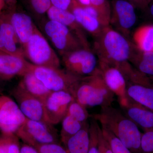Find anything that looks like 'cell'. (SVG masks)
<instances>
[{
    "label": "cell",
    "mask_w": 153,
    "mask_h": 153,
    "mask_svg": "<svg viewBox=\"0 0 153 153\" xmlns=\"http://www.w3.org/2000/svg\"><path fill=\"white\" fill-rule=\"evenodd\" d=\"M53 6L58 8L68 10L70 7L72 0H51Z\"/></svg>",
    "instance_id": "obj_36"
},
{
    "label": "cell",
    "mask_w": 153,
    "mask_h": 153,
    "mask_svg": "<svg viewBox=\"0 0 153 153\" xmlns=\"http://www.w3.org/2000/svg\"><path fill=\"white\" fill-rule=\"evenodd\" d=\"M66 114L83 123L87 122L90 117L87 108L75 99L69 105Z\"/></svg>",
    "instance_id": "obj_28"
},
{
    "label": "cell",
    "mask_w": 153,
    "mask_h": 153,
    "mask_svg": "<svg viewBox=\"0 0 153 153\" xmlns=\"http://www.w3.org/2000/svg\"><path fill=\"white\" fill-rule=\"evenodd\" d=\"M128 98L153 111V86L127 83Z\"/></svg>",
    "instance_id": "obj_20"
},
{
    "label": "cell",
    "mask_w": 153,
    "mask_h": 153,
    "mask_svg": "<svg viewBox=\"0 0 153 153\" xmlns=\"http://www.w3.org/2000/svg\"><path fill=\"white\" fill-rule=\"evenodd\" d=\"M61 122L62 128L60 131V139L64 145L68 139L80 131L88 122L82 123L67 114Z\"/></svg>",
    "instance_id": "obj_25"
},
{
    "label": "cell",
    "mask_w": 153,
    "mask_h": 153,
    "mask_svg": "<svg viewBox=\"0 0 153 153\" xmlns=\"http://www.w3.org/2000/svg\"><path fill=\"white\" fill-rule=\"evenodd\" d=\"M90 6L97 13L102 25L104 27L109 26L111 6L108 0H89Z\"/></svg>",
    "instance_id": "obj_26"
},
{
    "label": "cell",
    "mask_w": 153,
    "mask_h": 153,
    "mask_svg": "<svg viewBox=\"0 0 153 153\" xmlns=\"http://www.w3.org/2000/svg\"></svg>",
    "instance_id": "obj_42"
},
{
    "label": "cell",
    "mask_w": 153,
    "mask_h": 153,
    "mask_svg": "<svg viewBox=\"0 0 153 153\" xmlns=\"http://www.w3.org/2000/svg\"><path fill=\"white\" fill-rule=\"evenodd\" d=\"M10 18L23 50L33 35L35 25L31 18L25 14L14 13Z\"/></svg>",
    "instance_id": "obj_19"
},
{
    "label": "cell",
    "mask_w": 153,
    "mask_h": 153,
    "mask_svg": "<svg viewBox=\"0 0 153 153\" xmlns=\"http://www.w3.org/2000/svg\"><path fill=\"white\" fill-rule=\"evenodd\" d=\"M129 62L137 71L153 79V52H142L135 46Z\"/></svg>",
    "instance_id": "obj_22"
},
{
    "label": "cell",
    "mask_w": 153,
    "mask_h": 153,
    "mask_svg": "<svg viewBox=\"0 0 153 153\" xmlns=\"http://www.w3.org/2000/svg\"><path fill=\"white\" fill-rule=\"evenodd\" d=\"M23 52L34 65L60 68V58L35 25L33 35Z\"/></svg>",
    "instance_id": "obj_4"
},
{
    "label": "cell",
    "mask_w": 153,
    "mask_h": 153,
    "mask_svg": "<svg viewBox=\"0 0 153 153\" xmlns=\"http://www.w3.org/2000/svg\"><path fill=\"white\" fill-rule=\"evenodd\" d=\"M147 16L153 21V2L144 11Z\"/></svg>",
    "instance_id": "obj_38"
},
{
    "label": "cell",
    "mask_w": 153,
    "mask_h": 153,
    "mask_svg": "<svg viewBox=\"0 0 153 153\" xmlns=\"http://www.w3.org/2000/svg\"><path fill=\"white\" fill-rule=\"evenodd\" d=\"M104 137L109 143L113 153H133L108 130L102 127Z\"/></svg>",
    "instance_id": "obj_29"
},
{
    "label": "cell",
    "mask_w": 153,
    "mask_h": 153,
    "mask_svg": "<svg viewBox=\"0 0 153 153\" xmlns=\"http://www.w3.org/2000/svg\"><path fill=\"white\" fill-rule=\"evenodd\" d=\"M44 30L61 55L67 52L85 49L71 30L61 23L50 20L45 24Z\"/></svg>",
    "instance_id": "obj_8"
},
{
    "label": "cell",
    "mask_w": 153,
    "mask_h": 153,
    "mask_svg": "<svg viewBox=\"0 0 153 153\" xmlns=\"http://www.w3.org/2000/svg\"><path fill=\"white\" fill-rule=\"evenodd\" d=\"M73 95L76 101L86 108L111 105L115 96L105 84L99 69L93 75L79 79Z\"/></svg>",
    "instance_id": "obj_3"
},
{
    "label": "cell",
    "mask_w": 153,
    "mask_h": 153,
    "mask_svg": "<svg viewBox=\"0 0 153 153\" xmlns=\"http://www.w3.org/2000/svg\"><path fill=\"white\" fill-rule=\"evenodd\" d=\"M52 125L27 118L16 134L26 144L35 148L40 145L59 143V137Z\"/></svg>",
    "instance_id": "obj_6"
},
{
    "label": "cell",
    "mask_w": 153,
    "mask_h": 153,
    "mask_svg": "<svg viewBox=\"0 0 153 153\" xmlns=\"http://www.w3.org/2000/svg\"><path fill=\"white\" fill-rule=\"evenodd\" d=\"M79 4L83 6H91L89 0H75Z\"/></svg>",
    "instance_id": "obj_39"
},
{
    "label": "cell",
    "mask_w": 153,
    "mask_h": 153,
    "mask_svg": "<svg viewBox=\"0 0 153 153\" xmlns=\"http://www.w3.org/2000/svg\"><path fill=\"white\" fill-rule=\"evenodd\" d=\"M102 127L108 130L133 153H141V133L138 127L127 117L121 110L111 106L101 107L93 116Z\"/></svg>",
    "instance_id": "obj_1"
},
{
    "label": "cell",
    "mask_w": 153,
    "mask_h": 153,
    "mask_svg": "<svg viewBox=\"0 0 153 153\" xmlns=\"http://www.w3.org/2000/svg\"><path fill=\"white\" fill-rule=\"evenodd\" d=\"M36 148L39 153H68L65 147L59 143L40 145Z\"/></svg>",
    "instance_id": "obj_32"
},
{
    "label": "cell",
    "mask_w": 153,
    "mask_h": 153,
    "mask_svg": "<svg viewBox=\"0 0 153 153\" xmlns=\"http://www.w3.org/2000/svg\"><path fill=\"white\" fill-rule=\"evenodd\" d=\"M4 4V0H0V11L2 9Z\"/></svg>",
    "instance_id": "obj_40"
},
{
    "label": "cell",
    "mask_w": 153,
    "mask_h": 153,
    "mask_svg": "<svg viewBox=\"0 0 153 153\" xmlns=\"http://www.w3.org/2000/svg\"><path fill=\"white\" fill-rule=\"evenodd\" d=\"M135 47L129 39L109 25L94 38L93 52L98 61L118 66L129 62Z\"/></svg>",
    "instance_id": "obj_2"
},
{
    "label": "cell",
    "mask_w": 153,
    "mask_h": 153,
    "mask_svg": "<svg viewBox=\"0 0 153 153\" xmlns=\"http://www.w3.org/2000/svg\"><path fill=\"white\" fill-rule=\"evenodd\" d=\"M19 42L10 16L0 17V52L25 58L23 49L17 47Z\"/></svg>",
    "instance_id": "obj_15"
},
{
    "label": "cell",
    "mask_w": 153,
    "mask_h": 153,
    "mask_svg": "<svg viewBox=\"0 0 153 153\" xmlns=\"http://www.w3.org/2000/svg\"><path fill=\"white\" fill-rule=\"evenodd\" d=\"M100 124L95 119L92 118L89 123V148L88 153H100L98 143V128Z\"/></svg>",
    "instance_id": "obj_30"
},
{
    "label": "cell",
    "mask_w": 153,
    "mask_h": 153,
    "mask_svg": "<svg viewBox=\"0 0 153 153\" xmlns=\"http://www.w3.org/2000/svg\"><path fill=\"white\" fill-rule=\"evenodd\" d=\"M26 119L16 102L7 96H0V131L2 133L16 134Z\"/></svg>",
    "instance_id": "obj_11"
},
{
    "label": "cell",
    "mask_w": 153,
    "mask_h": 153,
    "mask_svg": "<svg viewBox=\"0 0 153 153\" xmlns=\"http://www.w3.org/2000/svg\"><path fill=\"white\" fill-rule=\"evenodd\" d=\"M61 56L65 69L74 76L82 78L91 76L98 71L97 57L91 49H78Z\"/></svg>",
    "instance_id": "obj_7"
},
{
    "label": "cell",
    "mask_w": 153,
    "mask_h": 153,
    "mask_svg": "<svg viewBox=\"0 0 153 153\" xmlns=\"http://www.w3.org/2000/svg\"><path fill=\"white\" fill-rule=\"evenodd\" d=\"M50 20L56 21L65 25L79 40L85 49H91L90 45L85 31L76 21L73 14L68 10H63L52 6L48 10Z\"/></svg>",
    "instance_id": "obj_14"
},
{
    "label": "cell",
    "mask_w": 153,
    "mask_h": 153,
    "mask_svg": "<svg viewBox=\"0 0 153 153\" xmlns=\"http://www.w3.org/2000/svg\"><path fill=\"white\" fill-rule=\"evenodd\" d=\"M120 108L126 116L144 131L153 129V111L151 110L131 99L126 106Z\"/></svg>",
    "instance_id": "obj_17"
},
{
    "label": "cell",
    "mask_w": 153,
    "mask_h": 153,
    "mask_svg": "<svg viewBox=\"0 0 153 153\" xmlns=\"http://www.w3.org/2000/svg\"><path fill=\"white\" fill-rule=\"evenodd\" d=\"M18 140L15 134L2 133L0 137V153H20Z\"/></svg>",
    "instance_id": "obj_27"
},
{
    "label": "cell",
    "mask_w": 153,
    "mask_h": 153,
    "mask_svg": "<svg viewBox=\"0 0 153 153\" xmlns=\"http://www.w3.org/2000/svg\"><path fill=\"white\" fill-rule=\"evenodd\" d=\"M32 5L37 13L44 14L51 7V0H31Z\"/></svg>",
    "instance_id": "obj_34"
},
{
    "label": "cell",
    "mask_w": 153,
    "mask_h": 153,
    "mask_svg": "<svg viewBox=\"0 0 153 153\" xmlns=\"http://www.w3.org/2000/svg\"><path fill=\"white\" fill-rule=\"evenodd\" d=\"M110 26L129 39L131 31L137 21L133 5L126 0H113Z\"/></svg>",
    "instance_id": "obj_9"
},
{
    "label": "cell",
    "mask_w": 153,
    "mask_h": 153,
    "mask_svg": "<svg viewBox=\"0 0 153 153\" xmlns=\"http://www.w3.org/2000/svg\"><path fill=\"white\" fill-rule=\"evenodd\" d=\"M23 78L19 82L22 86L28 93L43 102L52 91L49 90L44 83L30 71L22 76Z\"/></svg>",
    "instance_id": "obj_21"
},
{
    "label": "cell",
    "mask_w": 153,
    "mask_h": 153,
    "mask_svg": "<svg viewBox=\"0 0 153 153\" xmlns=\"http://www.w3.org/2000/svg\"><path fill=\"white\" fill-rule=\"evenodd\" d=\"M134 7L135 8L144 11L153 2V0H126Z\"/></svg>",
    "instance_id": "obj_35"
},
{
    "label": "cell",
    "mask_w": 153,
    "mask_h": 153,
    "mask_svg": "<svg viewBox=\"0 0 153 153\" xmlns=\"http://www.w3.org/2000/svg\"><path fill=\"white\" fill-rule=\"evenodd\" d=\"M30 71L51 91H69L72 95L75 86L81 78L74 76L65 69L36 66L31 63Z\"/></svg>",
    "instance_id": "obj_5"
},
{
    "label": "cell",
    "mask_w": 153,
    "mask_h": 153,
    "mask_svg": "<svg viewBox=\"0 0 153 153\" xmlns=\"http://www.w3.org/2000/svg\"><path fill=\"white\" fill-rule=\"evenodd\" d=\"M13 94L22 113L27 119L47 122L43 102L28 93L19 84L14 88Z\"/></svg>",
    "instance_id": "obj_13"
},
{
    "label": "cell",
    "mask_w": 153,
    "mask_h": 153,
    "mask_svg": "<svg viewBox=\"0 0 153 153\" xmlns=\"http://www.w3.org/2000/svg\"><path fill=\"white\" fill-rule=\"evenodd\" d=\"M98 67L105 84L117 97L120 107L126 106L130 99L127 95V82L122 72L117 66L102 61H98Z\"/></svg>",
    "instance_id": "obj_10"
},
{
    "label": "cell",
    "mask_w": 153,
    "mask_h": 153,
    "mask_svg": "<svg viewBox=\"0 0 153 153\" xmlns=\"http://www.w3.org/2000/svg\"><path fill=\"white\" fill-rule=\"evenodd\" d=\"M76 21L82 28L95 38L101 33L105 27L97 17L88 13L75 0H72L70 7Z\"/></svg>",
    "instance_id": "obj_18"
},
{
    "label": "cell",
    "mask_w": 153,
    "mask_h": 153,
    "mask_svg": "<svg viewBox=\"0 0 153 153\" xmlns=\"http://www.w3.org/2000/svg\"><path fill=\"white\" fill-rule=\"evenodd\" d=\"M98 143L100 153H113L109 143L103 135L100 125L98 128Z\"/></svg>",
    "instance_id": "obj_33"
},
{
    "label": "cell",
    "mask_w": 153,
    "mask_h": 153,
    "mask_svg": "<svg viewBox=\"0 0 153 153\" xmlns=\"http://www.w3.org/2000/svg\"><path fill=\"white\" fill-rule=\"evenodd\" d=\"M6 1H12V0H6Z\"/></svg>",
    "instance_id": "obj_41"
},
{
    "label": "cell",
    "mask_w": 153,
    "mask_h": 153,
    "mask_svg": "<svg viewBox=\"0 0 153 153\" xmlns=\"http://www.w3.org/2000/svg\"><path fill=\"white\" fill-rule=\"evenodd\" d=\"M89 141V123L88 122L80 131L68 139L64 147L68 153H88Z\"/></svg>",
    "instance_id": "obj_23"
},
{
    "label": "cell",
    "mask_w": 153,
    "mask_h": 153,
    "mask_svg": "<svg viewBox=\"0 0 153 153\" xmlns=\"http://www.w3.org/2000/svg\"><path fill=\"white\" fill-rule=\"evenodd\" d=\"M141 151V153H153V129L142 133Z\"/></svg>",
    "instance_id": "obj_31"
},
{
    "label": "cell",
    "mask_w": 153,
    "mask_h": 153,
    "mask_svg": "<svg viewBox=\"0 0 153 153\" xmlns=\"http://www.w3.org/2000/svg\"><path fill=\"white\" fill-rule=\"evenodd\" d=\"M133 40L136 47L142 52H153V25L138 28L134 32Z\"/></svg>",
    "instance_id": "obj_24"
},
{
    "label": "cell",
    "mask_w": 153,
    "mask_h": 153,
    "mask_svg": "<svg viewBox=\"0 0 153 153\" xmlns=\"http://www.w3.org/2000/svg\"><path fill=\"white\" fill-rule=\"evenodd\" d=\"M20 153H39L37 149L30 145L25 144L20 149Z\"/></svg>",
    "instance_id": "obj_37"
},
{
    "label": "cell",
    "mask_w": 153,
    "mask_h": 153,
    "mask_svg": "<svg viewBox=\"0 0 153 153\" xmlns=\"http://www.w3.org/2000/svg\"><path fill=\"white\" fill-rule=\"evenodd\" d=\"M30 62L25 58L0 52V76L5 79L23 76L30 71Z\"/></svg>",
    "instance_id": "obj_16"
},
{
    "label": "cell",
    "mask_w": 153,
    "mask_h": 153,
    "mask_svg": "<svg viewBox=\"0 0 153 153\" xmlns=\"http://www.w3.org/2000/svg\"><path fill=\"white\" fill-rule=\"evenodd\" d=\"M74 99L69 91H52L44 102L47 122L52 125L60 123L66 116L69 105Z\"/></svg>",
    "instance_id": "obj_12"
}]
</instances>
